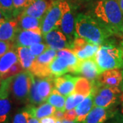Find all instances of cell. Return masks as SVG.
<instances>
[{
    "instance_id": "obj_1",
    "label": "cell",
    "mask_w": 123,
    "mask_h": 123,
    "mask_svg": "<svg viewBox=\"0 0 123 123\" xmlns=\"http://www.w3.org/2000/svg\"><path fill=\"white\" fill-rule=\"evenodd\" d=\"M75 36H79L90 43L101 45L113 34L90 14H79L75 19Z\"/></svg>"
},
{
    "instance_id": "obj_2",
    "label": "cell",
    "mask_w": 123,
    "mask_h": 123,
    "mask_svg": "<svg viewBox=\"0 0 123 123\" xmlns=\"http://www.w3.org/2000/svg\"><path fill=\"white\" fill-rule=\"evenodd\" d=\"M113 35L121 36L123 13L117 0H98L92 8V14Z\"/></svg>"
},
{
    "instance_id": "obj_3",
    "label": "cell",
    "mask_w": 123,
    "mask_h": 123,
    "mask_svg": "<svg viewBox=\"0 0 123 123\" xmlns=\"http://www.w3.org/2000/svg\"><path fill=\"white\" fill-rule=\"evenodd\" d=\"M95 59L101 73L110 69L123 68V47L108 39L100 45Z\"/></svg>"
},
{
    "instance_id": "obj_4",
    "label": "cell",
    "mask_w": 123,
    "mask_h": 123,
    "mask_svg": "<svg viewBox=\"0 0 123 123\" xmlns=\"http://www.w3.org/2000/svg\"><path fill=\"white\" fill-rule=\"evenodd\" d=\"M71 6L66 0L51 1L47 11L42 19L41 31L44 36L53 30L59 29L64 13Z\"/></svg>"
},
{
    "instance_id": "obj_5",
    "label": "cell",
    "mask_w": 123,
    "mask_h": 123,
    "mask_svg": "<svg viewBox=\"0 0 123 123\" xmlns=\"http://www.w3.org/2000/svg\"><path fill=\"white\" fill-rule=\"evenodd\" d=\"M34 76L29 70H23L12 77L10 92L14 98L21 103L29 101L31 86Z\"/></svg>"
},
{
    "instance_id": "obj_6",
    "label": "cell",
    "mask_w": 123,
    "mask_h": 123,
    "mask_svg": "<svg viewBox=\"0 0 123 123\" xmlns=\"http://www.w3.org/2000/svg\"><path fill=\"white\" fill-rule=\"evenodd\" d=\"M121 97V90L114 86H96L94 95V106L112 107L118 103Z\"/></svg>"
},
{
    "instance_id": "obj_7",
    "label": "cell",
    "mask_w": 123,
    "mask_h": 123,
    "mask_svg": "<svg viewBox=\"0 0 123 123\" xmlns=\"http://www.w3.org/2000/svg\"><path fill=\"white\" fill-rule=\"evenodd\" d=\"M12 77L13 76L2 79L0 84V123L7 122L11 110L9 95Z\"/></svg>"
},
{
    "instance_id": "obj_8",
    "label": "cell",
    "mask_w": 123,
    "mask_h": 123,
    "mask_svg": "<svg viewBox=\"0 0 123 123\" xmlns=\"http://www.w3.org/2000/svg\"><path fill=\"white\" fill-rule=\"evenodd\" d=\"M100 45L92 44L82 38L75 36L71 50L80 60L94 57Z\"/></svg>"
},
{
    "instance_id": "obj_9",
    "label": "cell",
    "mask_w": 123,
    "mask_h": 123,
    "mask_svg": "<svg viewBox=\"0 0 123 123\" xmlns=\"http://www.w3.org/2000/svg\"><path fill=\"white\" fill-rule=\"evenodd\" d=\"M44 42L51 49L59 51L63 49H72V45L66 35L60 30L55 29L43 36Z\"/></svg>"
},
{
    "instance_id": "obj_10",
    "label": "cell",
    "mask_w": 123,
    "mask_h": 123,
    "mask_svg": "<svg viewBox=\"0 0 123 123\" xmlns=\"http://www.w3.org/2000/svg\"><path fill=\"white\" fill-rule=\"evenodd\" d=\"M75 19L76 17L75 10L73 8L70 7V8L68 9L63 14L60 26V30L66 35L68 41L72 45V47L73 40L75 37Z\"/></svg>"
},
{
    "instance_id": "obj_11",
    "label": "cell",
    "mask_w": 123,
    "mask_h": 123,
    "mask_svg": "<svg viewBox=\"0 0 123 123\" xmlns=\"http://www.w3.org/2000/svg\"><path fill=\"white\" fill-rule=\"evenodd\" d=\"M101 74L97 65L95 56L86 60H82L79 62L75 75H81L89 80L97 79Z\"/></svg>"
},
{
    "instance_id": "obj_12",
    "label": "cell",
    "mask_w": 123,
    "mask_h": 123,
    "mask_svg": "<svg viewBox=\"0 0 123 123\" xmlns=\"http://www.w3.org/2000/svg\"><path fill=\"white\" fill-rule=\"evenodd\" d=\"M42 34L33 30H18L16 38L13 42L14 47H30L31 45L42 43Z\"/></svg>"
},
{
    "instance_id": "obj_13",
    "label": "cell",
    "mask_w": 123,
    "mask_h": 123,
    "mask_svg": "<svg viewBox=\"0 0 123 123\" xmlns=\"http://www.w3.org/2000/svg\"><path fill=\"white\" fill-rule=\"evenodd\" d=\"M122 71L118 68H114L103 71L96 79L97 84L100 86L118 87L123 81Z\"/></svg>"
},
{
    "instance_id": "obj_14",
    "label": "cell",
    "mask_w": 123,
    "mask_h": 123,
    "mask_svg": "<svg viewBox=\"0 0 123 123\" xmlns=\"http://www.w3.org/2000/svg\"><path fill=\"white\" fill-rule=\"evenodd\" d=\"M79 77L70 75H64L55 77V88L64 97H68L74 92L75 84Z\"/></svg>"
},
{
    "instance_id": "obj_15",
    "label": "cell",
    "mask_w": 123,
    "mask_h": 123,
    "mask_svg": "<svg viewBox=\"0 0 123 123\" xmlns=\"http://www.w3.org/2000/svg\"><path fill=\"white\" fill-rule=\"evenodd\" d=\"M117 111L111 107L105 108L94 106L87 116L84 123H104L109 118H113Z\"/></svg>"
},
{
    "instance_id": "obj_16",
    "label": "cell",
    "mask_w": 123,
    "mask_h": 123,
    "mask_svg": "<svg viewBox=\"0 0 123 123\" xmlns=\"http://www.w3.org/2000/svg\"><path fill=\"white\" fill-rule=\"evenodd\" d=\"M51 2L49 0H30V4L21 14L28 15L42 20Z\"/></svg>"
},
{
    "instance_id": "obj_17",
    "label": "cell",
    "mask_w": 123,
    "mask_h": 123,
    "mask_svg": "<svg viewBox=\"0 0 123 123\" xmlns=\"http://www.w3.org/2000/svg\"><path fill=\"white\" fill-rule=\"evenodd\" d=\"M95 92V87L93 85L92 92L88 97H85L83 101L75 107L77 114L76 121L84 123L88 114L94 107V95Z\"/></svg>"
},
{
    "instance_id": "obj_18",
    "label": "cell",
    "mask_w": 123,
    "mask_h": 123,
    "mask_svg": "<svg viewBox=\"0 0 123 123\" xmlns=\"http://www.w3.org/2000/svg\"><path fill=\"white\" fill-rule=\"evenodd\" d=\"M18 30L17 18L7 20L0 25V40L13 43Z\"/></svg>"
},
{
    "instance_id": "obj_19",
    "label": "cell",
    "mask_w": 123,
    "mask_h": 123,
    "mask_svg": "<svg viewBox=\"0 0 123 123\" xmlns=\"http://www.w3.org/2000/svg\"><path fill=\"white\" fill-rule=\"evenodd\" d=\"M51 76L57 77L65 75L67 73H72V66L70 62L66 57L57 56L49 65Z\"/></svg>"
},
{
    "instance_id": "obj_20",
    "label": "cell",
    "mask_w": 123,
    "mask_h": 123,
    "mask_svg": "<svg viewBox=\"0 0 123 123\" xmlns=\"http://www.w3.org/2000/svg\"><path fill=\"white\" fill-rule=\"evenodd\" d=\"M24 110L26 111L30 116L40 120L47 116H53L56 109L55 107L51 105L49 103H43L38 107L30 105L27 106Z\"/></svg>"
},
{
    "instance_id": "obj_21",
    "label": "cell",
    "mask_w": 123,
    "mask_h": 123,
    "mask_svg": "<svg viewBox=\"0 0 123 123\" xmlns=\"http://www.w3.org/2000/svg\"><path fill=\"white\" fill-rule=\"evenodd\" d=\"M35 77V76H34ZM54 77L49 76L43 78L35 77L37 86L38 93L44 101H47L49 96L51 94V92L55 88L54 84Z\"/></svg>"
},
{
    "instance_id": "obj_22",
    "label": "cell",
    "mask_w": 123,
    "mask_h": 123,
    "mask_svg": "<svg viewBox=\"0 0 123 123\" xmlns=\"http://www.w3.org/2000/svg\"><path fill=\"white\" fill-rule=\"evenodd\" d=\"M18 29L21 30H33L42 34V20L28 15L21 14L17 17Z\"/></svg>"
},
{
    "instance_id": "obj_23",
    "label": "cell",
    "mask_w": 123,
    "mask_h": 123,
    "mask_svg": "<svg viewBox=\"0 0 123 123\" xmlns=\"http://www.w3.org/2000/svg\"><path fill=\"white\" fill-rule=\"evenodd\" d=\"M17 62H18L17 51L14 46L7 53L0 57V77Z\"/></svg>"
},
{
    "instance_id": "obj_24",
    "label": "cell",
    "mask_w": 123,
    "mask_h": 123,
    "mask_svg": "<svg viewBox=\"0 0 123 123\" xmlns=\"http://www.w3.org/2000/svg\"><path fill=\"white\" fill-rule=\"evenodd\" d=\"M18 62L21 64L23 70H30L36 57L31 53L30 48L27 47H17Z\"/></svg>"
},
{
    "instance_id": "obj_25",
    "label": "cell",
    "mask_w": 123,
    "mask_h": 123,
    "mask_svg": "<svg viewBox=\"0 0 123 123\" xmlns=\"http://www.w3.org/2000/svg\"><path fill=\"white\" fill-rule=\"evenodd\" d=\"M93 88V80H89L85 77H80L75 84L74 92L88 97Z\"/></svg>"
},
{
    "instance_id": "obj_26",
    "label": "cell",
    "mask_w": 123,
    "mask_h": 123,
    "mask_svg": "<svg viewBox=\"0 0 123 123\" xmlns=\"http://www.w3.org/2000/svg\"><path fill=\"white\" fill-rule=\"evenodd\" d=\"M66 97L62 95L55 88H54L51 94L49 96L46 102L55 107L56 110H62L65 111Z\"/></svg>"
},
{
    "instance_id": "obj_27",
    "label": "cell",
    "mask_w": 123,
    "mask_h": 123,
    "mask_svg": "<svg viewBox=\"0 0 123 123\" xmlns=\"http://www.w3.org/2000/svg\"><path fill=\"white\" fill-rule=\"evenodd\" d=\"M57 55V52L55 50L53 49H47L44 53H43L39 56L36 57L35 62L43 64V65H50V64L52 62L55 57Z\"/></svg>"
},
{
    "instance_id": "obj_28",
    "label": "cell",
    "mask_w": 123,
    "mask_h": 123,
    "mask_svg": "<svg viewBox=\"0 0 123 123\" xmlns=\"http://www.w3.org/2000/svg\"><path fill=\"white\" fill-rule=\"evenodd\" d=\"M0 10L7 20L14 18L13 0H0Z\"/></svg>"
},
{
    "instance_id": "obj_29",
    "label": "cell",
    "mask_w": 123,
    "mask_h": 123,
    "mask_svg": "<svg viewBox=\"0 0 123 123\" xmlns=\"http://www.w3.org/2000/svg\"><path fill=\"white\" fill-rule=\"evenodd\" d=\"M29 102L32 105H38L44 103V100L40 97L37 90V86L36 81L35 77H34L32 81V84L31 86L30 95H29Z\"/></svg>"
},
{
    "instance_id": "obj_30",
    "label": "cell",
    "mask_w": 123,
    "mask_h": 123,
    "mask_svg": "<svg viewBox=\"0 0 123 123\" xmlns=\"http://www.w3.org/2000/svg\"><path fill=\"white\" fill-rule=\"evenodd\" d=\"M85 98V97L82 94L77 93H72L67 97L65 103V110H70L74 109L79 103Z\"/></svg>"
},
{
    "instance_id": "obj_31",
    "label": "cell",
    "mask_w": 123,
    "mask_h": 123,
    "mask_svg": "<svg viewBox=\"0 0 123 123\" xmlns=\"http://www.w3.org/2000/svg\"><path fill=\"white\" fill-rule=\"evenodd\" d=\"M30 0H13V17L17 18L22 12L24 11L28 4H30Z\"/></svg>"
},
{
    "instance_id": "obj_32",
    "label": "cell",
    "mask_w": 123,
    "mask_h": 123,
    "mask_svg": "<svg viewBox=\"0 0 123 123\" xmlns=\"http://www.w3.org/2000/svg\"><path fill=\"white\" fill-rule=\"evenodd\" d=\"M29 48H30L31 54L33 55H34L35 57H38L43 53H44L47 49L50 48V47L45 43H35V44L31 45L30 47H29Z\"/></svg>"
},
{
    "instance_id": "obj_33",
    "label": "cell",
    "mask_w": 123,
    "mask_h": 123,
    "mask_svg": "<svg viewBox=\"0 0 123 123\" xmlns=\"http://www.w3.org/2000/svg\"><path fill=\"white\" fill-rule=\"evenodd\" d=\"M23 70V68L21 64H20L19 62H17V63H15L14 65L10 67V68L5 73L4 75H3L1 77V79H4L14 76V75H17L18 73H21Z\"/></svg>"
},
{
    "instance_id": "obj_34",
    "label": "cell",
    "mask_w": 123,
    "mask_h": 123,
    "mask_svg": "<svg viewBox=\"0 0 123 123\" xmlns=\"http://www.w3.org/2000/svg\"><path fill=\"white\" fill-rule=\"evenodd\" d=\"M28 114L25 110L18 111L14 115L12 123H27Z\"/></svg>"
},
{
    "instance_id": "obj_35",
    "label": "cell",
    "mask_w": 123,
    "mask_h": 123,
    "mask_svg": "<svg viewBox=\"0 0 123 123\" xmlns=\"http://www.w3.org/2000/svg\"><path fill=\"white\" fill-rule=\"evenodd\" d=\"M14 46V45L12 42L0 40V57L3 56L5 53H7Z\"/></svg>"
},
{
    "instance_id": "obj_36",
    "label": "cell",
    "mask_w": 123,
    "mask_h": 123,
    "mask_svg": "<svg viewBox=\"0 0 123 123\" xmlns=\"http://www.w3.org/2000/svg\"><path fill=\"white\" fill-rule=\"evenodd\" d=\"M77 118V114L75 109L66 110L64 112V120L68 121H75Z\"/></svg>"
},
{
    "instance_id": "obj_37",
    "label": "cell",
    "mask_w": 123,
    "mask_h": 123,
    "mask_svg": "<svg viewBox=\"0 0 123 123\" xmlns=\"http://www.w3.org/2000/svg\"><path fill=\"white\" fill-rule=\"evenodd\" d=\"M64 112L62 110H56L55 111L54 114H53V116L56 119V120H62L64 119Z\"/></svg>"
},
{
    "instance_id": "obj_38",
    "label": "cell",
    "mask_w": 123,
    "mask_h": 123,
    "mask_svg": "<svg viewBox=\"0 0 123 123\" xmlns=\"http://www.w3.org/2000/svg\"><path fill=\"white\" fill-rule=\"evenodd\" d=\"M57 120L53 116H47L43 118L40 119V123H56Z\"/></svg>"
},
{
    "instance_id": "obj_39",
    "label": "cell",
    "mask_w": 123,
    "mask_h": 123,
    "mask_svg": "<svg viewBox=\"0 0 123 123\" xmlns=\"http://www.w3.org/2000/svg\"><path fill=\"white\" fill-rule=\"evenodd\" d=\"M110 123H123V115L118 113L113 117V120Z\"/></svg>"
},
{
    "instance_id": "obj_40",
    "label": "cell",
    "mask_w": 123,
    "mask_h": 123,
    "mask_svg": "<svg viewBox=\"0 0 123 123\" xmlns=\"http://www.w3.org/2000/svg\"><path fill=\"white\" fill-rule=\"evenodd\" d=\"M27 123H40V121L38 120V119L34 117H32V116H31L29 115L28 116Z\"/></svg>"
},
{
    "instance_id": "obj_41",
    "label": "cell",
    "mask_w": 123,
    "mask_h": 123,
    "mask_svg": "<svg viewBox=\"0 0 123 123\" xmlns=\"http://www.w3.org/2000/svg\"><path fill=\"white\" fill-rule=\"evenodd\" d=\"M7 21V19L6 18V17H4V15L3 14V13L1 12V11L0 10V25L3 23H4L5 21Z\"/></svg>"
},
{
    "instance_id": "obj_42",
    "label": "cell",
    "mask_w": 123,
    "mask_h": 123,
    "mask_svg": "<svg viewBox=\"0 0 123 123\" xmlns=\"http://www.w3.org/2000/svg\"><path fill=\"white\" fill-rule=\"evenodd\" d=\"M62 123H79V122H78V121H76V120H75V121H68V120H62Z\"/></svg>"
},
{
    "instance_id": "obj_43",
    "label": "cell",
    "mask_w": 123,
    "mask_h": 123,
    "mask_svg": "<svg viewBox=\"0 0 123 123\" xmlns=\"http://www.w3.org/2000/svg\"><path fill=\"white\" fill-rule=\"evenodd\" d=\"M118 2V4L120 6V8L121 9L122 12L123 13V0H117Z\"/></svg>"
},
{
    "instance_id": "obj_44",
    "label": "cell",
    "mask_w": 123,
    "mask_h": 123,
    "mask_svg": "<svg viewBox=\"0 0 123 123\" xmlns=\"http://www.w3.org/2000/svg\"><path fill=\"white\" fill-rule=\"evenodd\" d=\"M120 34H121V36H123V23H122V26H121V29H120Z\"/></svg>"
},
{
    "instance_id": "obj_45",
    "label": "cell",
    "mask_w": 123,
    "mask_h": 123,
    "mask_svg": "<svg viewBox=\"0 0 123 123\" xmlns=\"http://www.w3.org/2000/svg\"><path fill=\"white\" fill-rule=\"evenodd\" d=\"M122 73H123V70L122 71ZM121 90L123 91V81H122V83H121Z\"/></svg>"
},
{
    "instance_id": "obj_46",
    "label": "cell",
    "mask_w": 123,
    "mask_h": 123,
    "mask_svg": "<svg viewBox=\"0 0 123 123\" xmlns=\"http://www.w3.org/2000/svg\"><path fill=\"white\" fill-rule=\"evenodd\" d=\"M56 123H62V120H57V121H56Z\"/></svg>"
},
{
    "instance_id": "obj_47",
    "label": "cell",
    "mask_w": 123,
    "mask_h": 123,
    "mask_svg": "<svg viewBox=\"0 0 123 123\" xmlns=\"http://www.w3.org/2000/svg\"><path fill=\"white\" fill-rule=\"evenodd\" d=\"M120 45L122 46L123 47V40H122V41H121V43H120Z\"/></svg>"
},
{
    "instance_id": "obj_48",
    "label": "cell",
    "mask_w": 123,
    "mask_h": 123,
    "mask_svg": "<svg viewBox=\"0 0 123 123\" xmlns=\"http://www.w3.org/2000/svg\"><path fill=\"white\" fill-rule=\"evenodd\" d=\"M1 77H0V84H1Z\"/></svg>"
},
{
    "instance_id": "obj_49",
    "label": "cell",
    "mask_w": 123,
    "mask_h": 123,
    "mask_svg": "<svg viewBox=\"0 0 123 123\" xmlns=\"http://www.w3.org/2000/svg\"></svg>"
}]
</instances>
